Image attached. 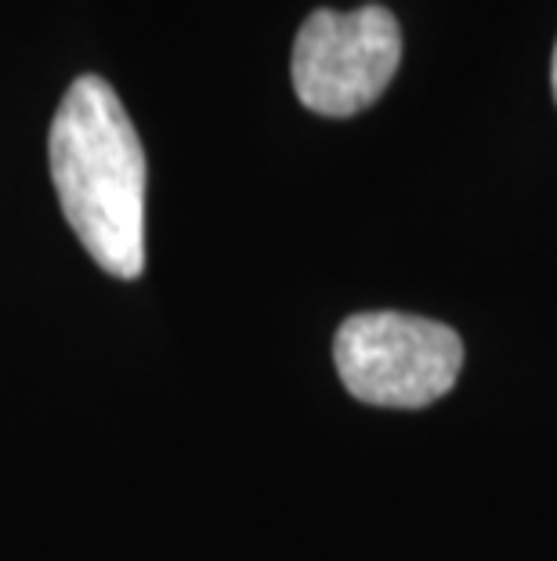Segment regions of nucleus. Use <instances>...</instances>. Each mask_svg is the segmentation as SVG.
<instances>
[{
	"instance_id": "1",
	"label": "nucleus",
	"mask_w": 557,
	"mask_h": 561,
	"mask_svg": "<svg viewBox=\"0 0 557 561\" xmlns=\"http://www.w3.org/2000/svg\"><path fill=\"white\" fill-rule=\"evenodd\" d=\"M55 196L94 265L116 279L146 272V149L120 94L102 77H77L47 135Z\"/></svg>"
},
{
	"instance_id": "2",
	"label": "nucleus",
	"mask_w": 557,
	"mask_h": 561,
	"mask_svg": "<svg viewBox=\"0 0 557 561\" xmlns=\"http://www.w3.org/2000/svg\"><path fill=\"white\" fill-rule=\"evenodd\" d=\"M340 385L365 405L423 410L449 396L464 366V341L453 327L406 312H362L334 337Z\"/></svg>"
},
{
	"instance_id": "3",
	"label": "nucleus",
	"mask_w": 557,
	"mask_h": 561,
	"mask_svg": "<svg viewBox=\"0 0 557 561\" xmlns=\"http://www.w3.org/2000/svg\"><path fill=\"white\" fill-rule=\"evenodd\" d=\"M398 62L402 30L387 8H318L293 41L290 77L304 110L344 121L381 99L398 73Z\"/></svg>"
},
{
	"instance_id": "4",
	"label": "nucleus",
	"mask_w": 557,
	"mask_h": 561,
	"mask_svg": "<svg viewBox=\"0 0 557 561\" xmlns=\"http://www.w3.org/2000/svg\"><path fill=\"white\" fill-rule=\"evenodd\" d=\"M550 88H554V99H557V44H554V58H550Z\"/></svg>"
}]
</instances>
